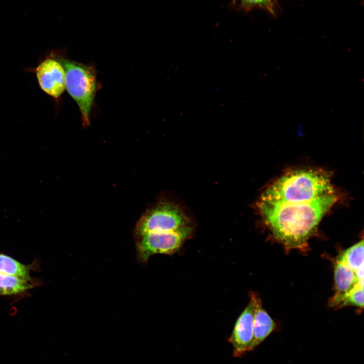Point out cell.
I'll return each instance as SVG.
<instances>
[{
  "label": "cell",
  "mask_w": 364,
  "mask_h": 364,
  "mask_svg": "<svg viewBox=\"0 0 364 364\" xmlns=\"http://www.w3.org/2000/svg\"><path fill=\"white\" fill-rule=\"evenodd\" d=\"M59 60L65 71V88L79 108L83 125L88 126L97 90L95 69L92 66L70 60Z\"/></svg>",
  "instance_id": "2"
},
{
  "label": "cell",
  "mask_w": 364,
  "mask_h": 364,
  "mask_svg": "<svg viewBox=\"0 0 364 364\" xmlns=\"http://www.w3.org/2000/svg\"><path fill=\"white\" fill-rule=\"evenodd\" d=\"M254 306L251 300L237 319L233 332L228 339L233 347V355L241 357L251 351L253 339Z\"/></svg>",
  "instance_id": "6"
},
{
  "label": "cell",
  "mask_w": 364,
  "mask_h": 364,
  "mask_svg": "<svg viewBox=\"0 0 364 364\" xmlns=\"http://www.w3.org/2000/svg\"><path fill=\"white\" fill-rule=\"evenodd\" d=\"M188 223L187 217L179 207L162 203L142 216L136 226L135 236L138 239L149 233L172 231Z\"/></svg>",
  "instance_id": "4"
},
{
  "label": "cell",
  "mask_w": 364,
  "mask_h": 364,
  "mask_svg": "<svg viewBox=\"0 0 364 364\" xmlns=\"http://www.w3.org/2000/svg\"><path fill=\"white\" fill-rule=\"evenodd\" d=\"M192 232V228L188 225L172 231L143 235L137 239L136 242L138 261L145 263L153 255L171 254L177 252Z\"/></svg>",
  "instance_id": "3"
},
{
  "label": "cell",
  "mask_w": 364,
  "mask_h": 364,
  "mask_svg": "<svg viewBox=\"0 0 364 364\" xmlns=\"http://www.w3.org/2000/svg\"><path fill=\"white\" fill-rule=\"evenodd\" d=\"M33 281L0 274V295H15L33 288Z\"/></svg>",
  "instance_id": "10"
},
{
  "label": "cell",
  "mask_w": 364,
  "mask_h": 364,
  "mask_svg": "<svg viewBox=\"0 0 364 364\" xmlns=\"http://www.w3.org/2000/svg\"><path fill=\"white\" fill-rule=\"evenodd\" d=\"M239 8L244 12L255 9H261L275 17L279 12V7L277 0H240Z\"/></svg>",
  "instance_id": "12"
},
{
  "label": "cell",
  "mask_w": 364,
  "mask_h": 364,
  "mask_svg": "<svg viewBox=\"0 0 364 364\" xmlns=\"http://www.w3.org/2000/svg\"><path fill=\"white\" fill-rule=\"evenodd\" d=\"M337 257L355 270L363 268V240L343 251Z\"/></svg>",
  "instance_id": "11"
},
{
  "label": "cell",
  "mask_w": 364,
  "mask_h": 364,
  "mask_svg": "<svg viewBox=\"0 0 364 364\" xmlns=\"http://www.w3.org/2000/svg\"><path fill=\"white\" fill-rule=\"evenodd\" d=\"M347 305L363 307V285H358L353 288L344 297L338 306Z\"/></svg>",
  "instance_id": "13"
},
{
  "label": "cell",
  "mask_w": 364,
  "mask_h": 364,
  "mask_svg": "<svg viewBox=\"0 0 364 364\" xmlns=\"http://www.w3.org/2000/svg\"><path fill=\"white\" fill-rule=\"evenodd\" d=\"M254 306L253 339L251 351L262 342L276 329V323L262 306L260 299L255 293L250 294Z\"/></svg>",
  "instance_id": "8"
},
{
  "label": "cell",
  "mask_w": 364,
  "mask_h": 364,
  "mask_svg": "<svg viewBox=\"0 0 364 364\" xmlns=\"http://www.w3.org/2000/svg\"><path fill=\"white\" fill-rule=\"evenodd\" d=\"M32 265H25L5 254L0 253V274L33 281L30 272Z\"/></svg>",
  "instance_id": "9"
},
{
  "label": "cell",
  "mask_w": 364,
  "mask_h": 364,
  "mask_svg": "<svg viewBox=\"0 0 364 364\" xmlns=\"http://www.w3.org/2000/svg\"><path fill=\"white\" fill-rule=\"evenodd\" d=\"M234 2L235 3H238L240 0H233Z\"/></svg>",
  "instance_id": "14"
},
{
  "label": "cell",
  "mask_w": 364,
  "mask_h": 364,
  "mask_svg": "<svg viewBox=\"0 0 364 364\" xmlns=\"http://www.w3.org/2000/svg\"><path fill=\"white\" fill-rule=\"evenodd\" d=\"M339 194L327 171L291 170L263 192L258 207L272 235L286 249H304Z\"/></svg>",
  "instance_id": "1"
},
{
  "label": "cell",
  "mask_w": 364,
  "mask_h": 364,
  "mask_svg": "<svg viewBox=\"0 0 364 364\" xmlns=\"http://www.w3.org/2000/svg\"><path fill=\"white\" fill-rule=\"evenodd\" d=\"M36 77L40 88L55 99L65 89V71L62 64L54 58H48L36 67Z\"/></svg>",
  "instance_id": "5"
},
{
  "label": "cell",
  "mask_w": 364,
  "mask_h": 364,
  "mask_svg": "<svg viewBox=\"0 0 364 364\" xmlns=\"http://www.w3.org/2000/svg\"><path fill=\"white\" fill-rule=\"evenodd\" d=\"M334 281L336 293L330 302L331 306H338L353 288L363 285V268L355 270L337 257L334 266Z\"/></svg>",
  "instance_id": "7"
}]
</instances>
